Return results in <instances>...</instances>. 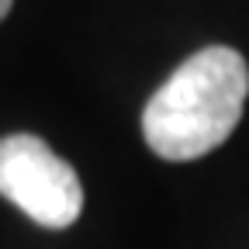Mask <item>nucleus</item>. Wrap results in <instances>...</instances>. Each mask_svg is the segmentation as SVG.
Masks as SVG:
<instances>
[{
	"label": "nucleus",
	"instance_id": "f257e3e1",
	"mask_svg": "<svg viewBox=\"0 0 249 249\" xmlns=\"http://www.w3.org/2000/svg\"><path fill=\"white\" fill-rule=\"evenodd\" d=\"M246 97V59L229 45H208L183 59L149 97L142 111V135L160 160H201L235 132Z\"/></svg>",
	"mask_w": 249,
	"mask_h": 249
},
{
	"label": "nucleus",
	"instance_id": "f03ea898",
	"mask_svg": "<svg viewBox=\"0 0 249 249\" xmlns=\"http://www.w3.org/2000/svg\"><path fill=\"white\" fill-rule=\"evenodd\" d=\"M0 197L42 229H70L83 211V183L38 135L18 132L0 139Z\"/></svg>",
	"mask_w": 249,
	"mask_h": 249
},
{
	"label": "nucleus",
	"instance_id": "7ed1b4c3",
	"mask_svg": "<svg viewBox=\"0 0 249 249\" xmlns=\"http://www.w3.org/2000/svg\"><path fill=\"white\" fill-rule=\"evenodd\" d=\"M11 4H14V0H0V21H4V18H7V11H11Z\"/></svg>",
	"mask_w": 249,
	"mask_h": 249
}]
</instances>
